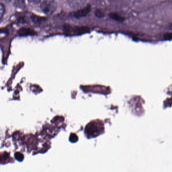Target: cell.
I'll return each mask as SVG.
<instances>
[{"instance_id": "9c48e42d", "label": "cell", "mask_w": 172, "mask_h": 172, "mask_svg": "<svg viewBox=\"0 0 172 172\" xmlns=\"http://www.w3.org/2000/svg\"><path fill=\"white\" fill-rule=\"evenodd\" d=\"M5 12V8L3 4H1L0 6V18L1 20H2V18L3 17L4 15Z\"/></svg>"}, {"instance_id": "5bb4252c", "label": "cell", "mask_w": 172, "mask_h": 172, "mask_svg": "<svg viewBox=\"0 0 172 172\" xmlns=\"http://www.w3.org/2000/svg\"><path fill=\"white\" fill-rule=\"evenodd\" d=\"M11 0H7V1H11Z\"/></svg>"}, {"instance_id": "30bf717a", "label": "cell", "mask_w": 172, "mask_h": 172, "mask_svg": "<svg viewBox=\"0 0 172 172\" xmlns=\"http://www.w3.org/2000/svg\"><path fill=\"white\" fill-rule=\"evenodd\" d=\"M110 17L113 19L117 21H121L123 19L121 17H120V16H119L118 15H117L116 14H110Z\"/></svg>"}, {"instance_id": "8992f818", "label": "cell", "mask_w": 172, "mask_h": 172, "mask_svg": "<svg viewBox=\"0 0 172 172\" xmlns=\"http://www.w3.org/2000/svg\"><path fill=\"white\" fill-rule=\"evenodd\" d=\"M14 157L16 160H18L19 162H22L23 160L24 155L21 152H16L15 153Z\"/></svg>"}, {"instance_id": "9a60e30c", "label": "cell", "mask_w": 172, "mask_h": 172, "mask_svg": "<svg viewBox=\"0 0 172 172\" xmlns=\"http://www.w3.org/2000/svg\"></svg>"}, {"instance_id": "277c9868", "label": "cell", "mask_w": 172, "mask_h": 172, "mask_svg": "<svg viewBox=\"0 0 172 172\" xmlns=\"http://www.w3.org/2000/svg\"><path fill=\"white\" fill-rule=\"evenodd\" d=\"M90 11H91V6L88 5L84 8L75 12L73 14V16L76 18H80L82 17L86 16L90 12Z\"/></svg>"}, {"instance_id": "8fae6325", "label": "cell", "mask_w": 172, "mask_h": 172, "mask_svg": "<svg viewBox=\"0 0 172 172\" xmlns=\"http://www.w3.org/2000/svg\"><path fill=\"white\" fill-rule=\"evenodd\" d=\"M29 2L32 4H39L42 3V0H28Z\"/></svg>"}, {"instance_id": "3957f363", "label": "cell", "mask_w": 172, "mask_h": 172, "mask_svg": "<svg viewBox=\"0 0 172 172\" xmlns=\"http://www.w3.org/2000/svg\"><path fill=\"white\" fill-rule=\"evenodd\" d=\"M41 8L44 13L50 14L52 13V12H54L55 10L56 7L53 3L47 2L44 1L41 4Z\"/></svg>"}, {"instance_id": "ba28073f", "label": "cell", "mask_w": 172, "mask_h": 172, "mask_svg": "<svg viewBox=\"0 0 172 172\" xmlns=\"http://www.w3.org/2000/svg\"><path fill=\"white\" fill-rule=\"evenodd\" d=\"M31 18H32L33 21H34V23H41L42 21H44V18L39 17V16H32Z\"/></svg>"}, {"instance_id": "5b68a950", "label": "cell", "mask_w": 172, "mask_h": 172, "mask_svg": "<svg viewBox=\"0 0 172 172\" xmlns=\"http://www.w3.org/2000/svg\"><path fill=\"white\" fill-rule=\"evenodd\" d=\"M18 34L20 36H33L36 34V32L31 28H21L18 31Z\"/></svg>"}, {"instance_id": "7c38bea8", "label": "cell", "mask_w": 172, "mask_h": 172, "mask_svg": "<svg viewBox=\"0 0 172 172\" xmlns=\"http://www.w3.org/2000/svg\"><path fill=\"white\" fill-rule=\"evenodd\" d=\"M95 15L98 17H103V14L100 10H97L95 12Z\"/></svg>"}, {"instance_id": "7a4b0ae2", "label": "cell", "mask_w": 172, "mask_h": 172, "mask_svg": "<svg viewBox=\"0 0 172 172\" xmlns=\"http://www.w3.org/2000/svg\"><path fill=\"white\" fill-rule=\"evenodd\" d=\"M65 31L68 34H72V35H78L88 32L89 29L85 27H73L68 26L67 27H65Z\"/></svg>"}, {"instance_id": "4fadbf2b", "label": "cell", "mask_w": 172, "mask_h": 172, "mask_svg": "<svg viewBox=\"0 0 172 172\" xmlns=\"http://www.w3.org/2000/svg\"><path fill=\"white\" fill-rule=\"evenodd\" d=\"M170 27L171 29H172V24H171V25Z\"/></svg>"}, {"instance_id": "6da1fadb", "label": "cell", "mask_w": 172, "mask_h": 172, "mask_svg": "<svg viewBox=\"0 0 172 172\" xmlns=\"http://www.w3.org/2000/svg\"><path fill=\"white\" fill-rule=\"evenodd\" d=\"M103 130V126L101 121H93L86 125L85 133L88 138H94L101 133Z\"/></svg>"}, {"instance_id": "52a82bcc", "label": "cell", "mask_w": 172, "mask_h": 172, "mask_svg": "<svg viewBox=\"0 0 172 172\" xmlns=\"http://www.w3.org/2000/svg\"><path fill=\"white\" fill-rule=\"evenodd\" d=\"M78 140V137L76 134L71 133L69 137V141L72 143H75Z\"/></svg>"}]
</instances>
